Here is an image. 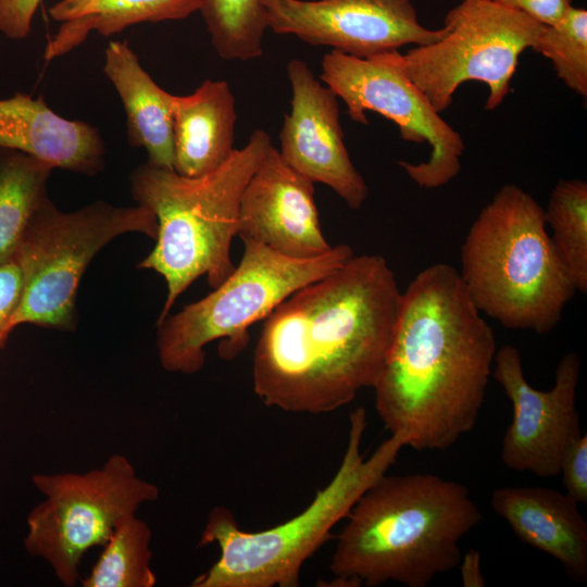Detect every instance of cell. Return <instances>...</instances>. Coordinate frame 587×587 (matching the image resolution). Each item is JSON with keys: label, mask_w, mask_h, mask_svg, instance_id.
Instances as JSON below:
<instances>
[{"label": "cell", "mask_w": 587, "mask_h": 587, "mask_svg": "<svg viewBox=\"0 0 587 587\" xmlns=\"http://www.w3.org/2000/svg\"><path fill=\"white\" fill-rule=\"evenodd\" d=\"M103 72L123 103L129 146L143 148L150 164L174 170L173 95L143 70L127 41L109 43Z\"/></svg>", "instance_id": "19"}, {"label": "cell", "mask_w": 587, "mask_h": 587, "mask_svg": "<svg viewBox=\"0 0 587 587\" xmlns=\"http://www.w3.org/2000/svg\"><path fill=\"white\" fill-rule=\"evenodd\" d=\"M41 0H0V33L12 40L25 39Z\"/></svg>", "instance_id": "28"}, {"label": "cell", "mask_w": 587, "mask_h": 587, "mask_svg": "<svg viewBox=\"0 0 587 587\" xmlns=\"http://www.w3.org/2000/svg\"><path fill=\"white\" fill-rule=\"evenodd\" d=\"M199 8L200 0H61L49 10L60 26L43 58L52 61L68 53L91 32L111 36L139 23L183 20Z\"/></svg>", "instance_id": "20"}, {"label": "cell", "mask_w": 587, "mask_h": 587, "mask_svg": "<svg viewBox=\"0 0 587 587\" xmlns=\"http://www.w3.org/2000/svg\"><path fill=\"white\" fill-rule=\"evenodd\" d=\"M321 64V80L346 103L352 121L367 125L365 113L376 112L397 125L403 140L430 146L427 161L398 162L419 187L438 188L459 174L463 138L408 76L398 50L366 59L330 50Z\"/></svg>", "instance_id": "11"}, {"label": "cell", "mask_w": 587, "mask_h": 587, "mask_svg": "<svg viewBox=\"0 0 587 587\" xmlns=\"http://www.w3.org/2000/svg\"><path fill=\"white\" fill-rule=\"evenodd\" d=\"M127 232H139L155 239L154 214L140 204L123 208L103 201L64 213L47 195L34 212L15 252L23 291L12 328L30 323L72 329L76 290L86 267L103 246Z\"/></svg>", "instance_id": "8"}, {"label": "cell", "mask_w": 587, "mask_h": 587, "mask_svg": "<svg viewBox=\"0 0 587 587\" xmlns=\"http://www.w3.org/2000/svg\"><path fill=\"white\" fill-rule=\"evenodd\" d=\"M553 248L576 292H587V183L561 179L553 188L547 209Z\"/></svg>", "instance_id": "23"}, {"label": "cell", "mask_w": 587, "mask_h": 587, "mask_svg": "<svg viewBox=\"0 0 587 587\" xmlns=\"http://www.w3.org/2000/svg\"><path fill=\"white\" fill-rule=\"evenodd\" d=\"M491 508L521 541L558 560L573 579L587 582V522L571 497L541 486L499 487Z\"/></svg>", "instance_id": "17"}, {"label": "cell", "mask_w": 587, "mask_h": 587, "mask_svg": "<svg viewBox=\"0 0 587 587\" xmlns=\"http://www.w3.org/2000/svg\"><path fill=\"white\" fill-rule=\"evenodd\" d=\"M32 482L45 499L28 513L24 546L65 587L80 580L88 550L103 546L122 520L159 498L158 486L141 478L122 454L84 473H38Z\"/></svg>", "instance_id": "9"}, {"label": "cell", "mask_w": 587, "mask_h": 587, "mask_svg": "<svg viewBox=\"0 0 587 587\" xmlns=\"http://www.w3.org/2000/svg\"><path fill=\"white\" fill-rule=\"evenodd\" d=\"M566 495L578 504H587V436L571 440L563 451L560 474Z\"/></svg>", "instance_id": "26"}, {"label": "cell", "mask_w": 587, "mask_h": 587, "mask_svg": "<svg viewBox=\"0 0 587 587\" xmlns=\"http://www.w3.org/2000/svg\"><path fill=\"white\" fill-rule=\"evenodd\" d=\"M243 245L238 266L223 283L158 325L159 358L166 371L187 375L199 372L204 365V347L217 339L222 340L220 355L236 358L247 347L252 324L354 254L344 243L309 259L285 257L251 240Z\"/></svg>", "instance_id": "7"}, {"label": "cell", "mask_w": 587, "mask_h": 587, "mask_svg": "<svg viewBox=\"0 0 587 587\" xmlns=\"http://www.w3.org/2000/svg\"><path fill=\"white\" fill-rule=\"evenodd\" d=\"M174 171L201 176L234 152L235 98L225 80L205 79L191 93L172 97Z\"/></svg>", "instance_id": "18"}, {"label": "cell", "mask_w": 587, "mask_h": 587, "mask_svg": "<svg viewBox=\"0 0 587 587\" xmlns=\"http://www.w3.org/2000/svg\"><path fill=\"white\" fill-rule=\"evenodd\" d=\"M461 573V583L464 587H484L485 577L482 572V557L477 549H470L461 555L458 564Z\"/></svg>", "instance_id": "30"}, {"label": "cell", "mask_w": 587, "mask_h": 587, "mask_svg": "<svg viewBox=\"0 0 587 587\" xmlns=\"http://www.w3.org/2000/svg\"><path fill=\"white\" fill-rule=\"evenodd\" d=\"M549 59L558 77L587 98V11L571 5L557 23L545 25L535 47Z\"/></svg>", "instance_id": "25"}, {"label": "cell", "mask_w": 587, "mask_h": 587, "mask_svg": "<svg viewBox=\"0 0 587 587\" xmlns=\"http://www.w3.org/2000/svg\"><path fill=\"white\" fill-rule=\"evenodd\" d=\"M497 349L458 270L447 263L423 268L401 291L372 387L385 428L417 451L452 447L477 423Z\"/></svg>", "instance_id": "2"}, {"label": "cell", "mask_w": 587, "mask_h": 587, "mask_svg": "<svg viewBox=\"0 0 587 587\" xmlns=\"http://www.w3.org/2000/svg\"><path fill=\"white\" fill-rule=\"evenodd\" d=\"M346 519L329 563V586L391 580L426 587L458 566L460 541L482 522V512L463 484L428 473H386Z\"/></svg>", "instance_id": "3"}, {"label": "cell", "mask_w": 587, "mask_h": 587, "mask_svg": "<svg viewBox=\"0 0 587 587\" xmlns=\"http://www.w3.org/2000/svg\"><path fill=\"white\" fill-rule=\"evenodd\" d=\"M267 27L366 59L405 45L424 46L447 34L425 28L411 0H261Z\"/></svg>", "instance_id": "13"}, {"label": "cell", "mask_w": 587, "mask_h": 587, "mask_svg": "<svg viewBox=\"0 0 587 587\" xmlns=\"http://www.w3.org/2000/svg\"><path fill=\"white\" fill-rule=\"evenodd\" d=\"M237 236L295 259L332 248L321 229L314 183L290 167L273 146L242 191Z\"/></svg>", "instance_id": "15"}, {"label": "cell", "mask_w": 587, "mask_h": 587, "mask_svg": "<svg viewBox=\"0 0 587 587\" xmlns=\"http://www.w3.org/2000/svg\"><path fill=\"white\" fill-rule=\"evenodd\" d=\"M53 168L22 151L0 149V260L16 252L34 212L47 196Z\"/></svg>", "instance_id": "21"}, {"label": "cell", "mask_w": 587, "mask_h": 587, "mask_svg": "<svg viewBox=\"0 0 587 587\" xmlns=\"http://www.w3.org/2000/svg\"><path fill=\"white\" fill-rule=\"evenodd\" d=\"M199 11L220 58L247 61L262 55L268 27L261 0H200Z\"/></svg>", "instance_id": "24"}, {"label": "cell", "mask_w": 587, "mask_h": 587, "mask_svg": "<svg viewBox=\"0 0 587 587\" xmlns=\"http://www.w3.org/2000/svg\"><path fill=\"white\" fill-rule=\"evenodd\" d=\"M445 27L441 39L402 54L408 76L439 113L469 80L487 85L485 109H497L510 91L520 55L535 47L545 25L491 0H463L447 13Z\"/></svg>", "instance_id": "10"}, {"label": "cell", "mask_w": 587, "mask_h": 587, "mask_svg": "<svg viewBox=\"0 0 587 587\" xmlns=\"http://www.w3.org/2000/svg\"><path fill=\"white\" fill-rule=\"evenodd\" d=\"M401 291L386 259L352 255L265 317L253 390L271 408L328 413L372 388L391 341Z\"/></svg>", "instance_id": "1"}, {"label": "cell", "mask_w": 587, "mask_h": 587, "mask_svg": "<svg viewBox=\"0 0 587 587\" xmlns=\"http://www.w3.org/2000/svg\"><path fill=\"white\" fill-rule=\"evenodd\" d=\"M0 149L18 150L52 167L89 176L104 165V141L97 127L61 116L42 96L23 92L0 99Z\"/></svg>", "instance_id": "16"}, {"label": "cell", "mask_w": 587, "mask_h": 587, "mask_svg": "<svg viewBox=\"0 0 587 587\" xmlns=\"http://www.w3.org/2000/svg\"><path fill=\"white\" fill-rule=\"evenodd\" d=\"M579 373V357L567 352L557 365L552 388L539 390L525 378L516 347L497 349L491 376L510 399L513 413L501 445L508 469L542 478L560 474L564 449L582 435L576 408Z\"/></svg>", "instance_id": "12"}, {"label": "cell", "mask_w": 587, "mask_h": 587, "mask_svg": "<svg viewBox=\"0 0 587 587\" xmlns=\"http://www.w3.org/2000/svg\"><path fill=\"white\" fill-rule=\"evenodd\" d=\"M272 146L271 136L257 128L241 149L204 175L186 177L149 162L133 172V197L158 222L155 246L138 264L162 275L167 285L158 325L197 278L205 275L215 288L234 271L230 245L241 195Z\"/></svg>", "instance_id": "4"}, {"label": "cell", "mask_w": 587, "mask_h": 587, "mask_svg": "<svg viewBox=\"0 0 587 587\" xmlns=\"http://www.w3.org/2000/svg\"><path fill=\"white\" fill-rule=\"evenodd\" d=\"M22 271L15 253L0 260V349L13 330L12 319L21 302Z\"/></svg>", "instance_id": "27"}, {"label": "cell", "mask_w": 587, "mask_h": 587, "mask_svg": "<svg viewBox=\"0 0 587 587\" xmlns=\"http://www.w3.org/2000/svg\"><path fill=\"white\" fill-rule=\"evenodd\" d=\"M521 11L544 25H551L563 17L572 0H491Z\"/></svg>", "instance_id": "29"}, {"label": "cell", "mask_w": 587, "mask_h": 587, "mask_svg": "<svg viewBox=\"0 0 587 587\" xmlns=\"http://www.w3.org/2000/svg\"><path fill=\"white\" fill-rule=\"evenodd\" d=\"M546 226L542 207L504 185L461 246L458 272L470 298L508 329L551 332L576 294Z\"/></svg>", "instance_id": "5"}, {"label": "cell", "mask_w": 587, "mask_h": 587, "mask_svg": "<svg viewBox=\"0 0 587 587\" xmlns=\"http://www.w3.org/2000/svg\"><path fill=\"white\" fill-rule=\"evenodd\" d=\"M287 75L292 98L279 133L280 157L311 182L332 188L349 208L360 209L369 188L345 145L338 97L304 61H289Z\"/></svg>", "instance_id": "14"}, {"label": "cell", "mask_w": 587, "mask_h": 587, "mask_svg": "<svg viewBox=\"0 0 587 587\" xmlns=\"http://www.w3.org/2000/svg\"><path fill=\"white\" fill-rule=\"evenodd\" d=\"M152 532L148 524L130 515L122 520L103 545L84 587H153L157 577L151 567Z\"/></svg>", "instance_id": "22"}, {"label": "cell", "mask_w": 587, "mask_h": 587, "mask_svg": "<svg viewBox=\"0 0 587 587\" xmlns=\"http://www.w3.org/2000/svg\"><path fill=\"white\" fill-rule=\"evenodd\" d=\"M367 426L366 410L349 416L347 447L332 480L295 517L272 528L247 532L222 505L208 515L198 546L216 544L220 557L192 587H298L303 563L329 538L359 497L396 462L405 440L390 435L365 458L361 442Z\"/></svg>", "instance_id": "6"}]
</instances>
